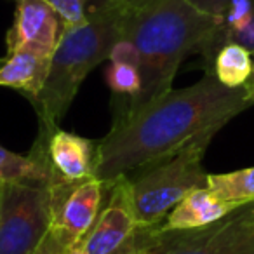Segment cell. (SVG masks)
Here are the masks:
<instances>
[{
  "instance_id": "cell-21",
  "label": "cell",
  "mask_w": 254,
  "mask_h": 254,
  "mask_svg": "<svg viewBox=\"0 0 254 254\" xmlns=\"http://www.w3.org/2000/svg\"><path fill=\"white\" fill-rule=\"evenodd\" d=\"M230 42L240 44L242 47H246V49H249L251 53H253L254 51V16H253V19H251L249 25H247L242 32H239L237 35H233L232 39H230Z\"/></svg>"
},
{
  "instance_id": "cell-3",
  "label": "cell",
  "mask_w": 254,
  "mask_h": 254,
  "mask_svg": "<svg viewBox=\"0 0 254 254\" xmlns=\"http://www.w3.org/2000/svg\"><path fill=\"white\" fill-rule=\"evenodd\" d=\"M87 14L84 25L64 28L46 84L32 99L39 113L40 139H47L60 127L85 77L110 58L131 12L119 0H89Z\"/></svg>"
},
{
  "instance_id": "cell-9",
  "label": "cell",
  "mask_w": 254,
  "mask_h": 254,
  "mask_svg": "<svg viewBox=\"0 0 254 254\" xmlns=\"http://www.w3.org/2000/svg\"><path fill=\"white\" fill-rule=\"evenodd\" d=\"M64 25L49 0H16L14 23L7 32V53L33 51L54 56Z\"/></svg>"
},
{
  "instance_id": "cell-13",
  "label": "cell",
  "mask_w": 254,
  "mask_h": 254,
  "mask_svg": "<svg viewBox=\"0 0 254 254\" xmlns=\"http://www.w3.org/2000/svg\"><path fill=\"white\" fill-rule=\"evenodd\" d=\"M54 171L49 164L44 143L37 141L28 155H19L0 145V183L51 187Z\"/></svg>"
},
{
  "instance_id": "cell-18",
  "label": "cell",
  "mask_w": 254,
  "mask_h": 254,
  "mask_svg": "<svg viewBox=\"0 0 254 254\" xmlns=\"http://www.w3.org/2000/svg\"><path fill=\"white\" fill-rule=\"evenodd\" d=\"M54 11L60 14L64 28L80 26L87 21L89 0H49Z\"/></svg>"
},
{
  "instance_id": "cell-4",
  "label": "cell",
  "mask_w": 254,
  "mask_h": 254,
  "mask_svg": "<svg viewBox=\"0 0 254 254\" xmlns=\"http://www.w3.org/2000/svg\"><path fill=\"white\" fill-rule=\"evenodd\" d=\"M218 131H205L185 146L127 174L136 219L141 228H152L197 188L207 187L209 174L202 159Z\"/></svg>"
},
{
  "instance_id": "cell-7",
  "label": "cell",
  "mask_w": 254,
  "mask_h": 254,
  "mask_svg": "<svg viewBox=\"0 0 254 254\" xmlns=\"http://www.w3.org/2000/svg\"><path fill=\"white\" fill-rule=\"evenodd\" d=\"M138 228L129 181L120 176L105 185L103 205L82 244L87 254H120L127 249Z\"/></svg>"
},
{
  "instance_id": "cell-12",
  "label": "cell",
  "mask_w": 254,
  "mask_h": 254,
  "mask_svg": "<svg viewBox=\"0 0 254 254\" xmlns=\"http://www.w3.org/2000/svg\"><path fill=\"white\" fill-rule=\"evenodd\" d=\"M51 56L33 51H14L0 63V85L25 92L32 101L42 91L51 70Z\"/></svg>"
},
{
  "instance_id": "cell-22",
  "label": "cell",
  "mask_w": 254,
  "mask_h": 254,
  "mask_svg": "<svg viewBox=\"0 0 254 254\" xmlns=\"http://www.w3.org/2000/svg\"><path fill=\"white\" fill-rule=\"evenodd\" d=\"M119 2L127 11L131 12V14H136V12L143 11V9L153 7V5H157L159 2H162V0H119Z\"/></svg>"
},
{
  "instance_id": "cell-1",
  "label": "cell",
  "mask_w": 254,
  "mask_h": 254,
  "mask_svg": "<svg viewBox=\"0 0 254 254\" xmlns=\"http://www.w3.org/2000/svg\"><path fill=\"white\" fill-rule=\"evenodd\" d=\"M254 103L246 89L226 87L212 71L193 85L167 94L134 113L115 115L110 132L96 146L94 176L103 183L162 159L205 131H219Z\"/></svg>"
},
{
  "instance_id": "cell-23",
  "label": "cell",
  "mask_w": 254,
  "mask_h": 254,
  "mask_svg": "<svg viewBox=\"0 0 254 254\" xmlns=\"http://www.w3.org/2000/svg\"><path fill=\"white\" fill-rule=\"evenodd\" d=\"M244 89H246L247 96H249V99L254 103V51H253V71H251V77L249 80L244 84Z\"/></svg>"
},
{
  "instance_id": "cell-16",
  "label": "cell",
  "mask_w": 254,
  "mask_h": 254,
  "mask_svg": "<svg viewBox=\"0 0 254 254\" xmlns=\"http://www.w3.org/2000/svg\"><path fill=\"white\" fill-rule=\"evenodd\" d=\"M106 82L115 94L127 96V99H132L141 91V73L132 64L112 63L106 71Z\"/></svg>"
},
{
  "instance_id": "cell-14",
  "label": "cell",
  "mask_w": 254,
  "mask_h": 254,
  "mask_svg": "<svg viewBox=\"0 0 254 254\" xmlns=\"http://www.w3.org/2000/svg\"><path fill=\"white\" fill-rule=\"evenodd\" d=\"M211 71L226 87H242L253 71V53L240 44H226L216 54Z\"/></svg>"
},
{
  "instance_id": "cell-11",
  "label": "cell",
  "mask_w": 254,
  "mask_h": 254,
  "mask_svg": "<svg viewBox=\"0 0 254 254\" xmlns=\"http://www.w3.org/2000/svg\"><path fill=\"white\" fill-rule=\"evenodd\" d=\"M233 209H237V205L221 200L207 187L197 188V190L185 195L180 200V204H176V207L157 226L164 230L200 228V226L211 225V223L221 219Z\"/></svg>"
},
{
  "instance_id": "cell-2",
  "label": "cell",
  "mask_w": 254,
  "mask_h": 254,
  "mask_svg": "<svg viewBox=\"0 0 254 254\" xmlns=\"http://www.w3.org/2000/svg\"><path fill=\"white\" fill-rule=\"evenodd\" d=\"M218 25L219 18L205 14L188 0H162L129 16L122 39L132 40L138 47L141 91L127 99L117 115L134 113L167 94L183 60L198 53Z\"/></svg>"
},
{
  "instance_id": "cell-10",
  "label": "cell",
  "mask_w": 254,
  "mask_h": 254,
  "mask_svg": "<svg viewBox=\"0 0 254 254\" xmlns=\"http://www.w3.org/2000/svg\"><path fill=\"white\" fill-rule=\"evenodd\" d=\"M44 143L49 164L54 171V181H80L94 176L96 146L98 143L68 131H56Z\"/></svg>"
},
{
  "instance_id": "cell-5",
  "label": "cell",
  "mask_w": 254,
  "mask_h": 254,
  "mask_svg": "<svg viewBox=\"0 0 254 254\" xmlns=\"http://www.w3.org/2000/svg\"><path fill=\"white\" fill-rule=\"evenodd\" d=\"M126 253L141 254H254V202L233 209L221 219L200 228H141Z\"/></svg>"
},
{
  "instance_id": "cell-8",
  "label": "cell",
  "mask_w": 254,
  "mask_h": 254,
  "mask_svg": "<svg viewBox=\"0 0 254 254\" xmlns=\"http://www.w3.org/2000/svg\"><path fill=\"white\" fill-rule=\"evenodd\" d=\"M105 198V185L96 176L51 185V225L75 240H82L94 225Z\"/></svg>"
},
{
  "instance_id": "cell-20",
  "label": "cell",
  "mask_w": 254,
  "mask_h": 254,
  "mask_svg": "<svg viewBox=\"0 0 254 254\" xmlns=\"http://www.w3.org/2000/svg\"><path fill=\"white\" fill-rule=\"evenodd\" d=\"M188 2L193 4L197 9H200L202 12H205V14H211L219 19H221L226 5L230 4V0H188Z\"/></svg>"
},
{
  "instance_id": "cell-25",
  "label": "cell",
  "mask_w": 254,
  "mask_h": 254,
  "mask_svg": "<svg viewBox=\"0 0 254 254\" xmlns=\"http://www.w3.org/2000/svg\"><path fill=\"white\" fill-rule=\"evenodd\" d=\"M0 191H2V183H0Z\"/></svg>"
},
{
  "instance_id": "cell-19",
  "label": "cell",
  "mask_w": 254,
  "mask_h": 254,
  "mask_svg": "<svg viewBox=\"0 0 254 254\" xmlns=\"http://www.w3.org/2000/svg\"><path fill=\"white\" fill-rule=\"evenodd\" d=\"M112 63H124V64H132V66L139 68V53L134 42L129 39H119L115 46L112 47V53L108 58Z\"/></svg>"
},
{
  "instance_id": "cell-6",
  "label": "cell",
  "mask_w": 254,
  "mask_h": 254,
  "mask_svg": "<svg viewBox=\"0 0 254 254\" xmlns=\"http://www.w3.org/2000/svg\"><path fill=\"white\" fill-rule=\"evenodd\" d=\"M51 221V187L2 185L0 254H33Z\"/></svg>"
},
{
  "instance_id": "cell-17",
  "label": "cell",
  "mask_w": 254,
  "mask_h": 254,
  "mask_svg": "<svg viewBox=\"0 0 254 254\" xmlns=\"http://www.w3.org/2000/svg\"><path fill=\"white\" fill-rule=\"evenodd\" d=\"M33 254H87L82 240H75L60 228L51 225L46 235L37 244Z\"/></svg>"
},
{
  "instance_id": "cell-24",
  "label": "cell",
  "mask_w": 254,
  "mask_h": 254,
  "mask_svg": "<svg viewBox=\"0 0 254 254\" xmlns=\"http://www.w3.org/2000/svg\"><path fill=\"white\" fill-rule=\"evenodd\" d=\"M126 254H141V253H126Z\"/></svg>"
},
{
  "instance_id": "cell-15",
  "label": "cell",
  "mask_w": 254,
  "mask_h": 254,
  "mask_svg": "<svg viewBox=\"0 0 254 254\" xmlns=\"http://www.w3.org/2000/svg\"><path fill=\"white\" fill-rule=\"evenodd\" d=\"M207 188L221 200L233 205L254 202V167L232 171V173L209 174Z\"/></svg>"
}]
</instances>
